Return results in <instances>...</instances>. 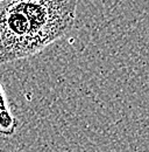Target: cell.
Masks as SVG:
<instances>
[{
	"label": "cell",
	"instance_id": "1",
	"mask_svg": "<svg viewBox=\"0 0 149 152\" xmlns=\"http://www.w3.org/2000/svg\"><path fill=\"white\" fill-rule=\"evenodd\" d=\"M78 0L0 2V66L40 54L74 28Z\"/></svg>",
	"mask_w": 149,
	"mask_h": 152
},
{
	"label": "cell",
	"instance_id": "2",
	"mask_svg": "<svg viewBox=\"0 0 149 152\" xmlns=\"http://www.w3.org/2000/svg\"><path fill=\"white\" fill-rule=\"evenodd\" d=\"M19 126L18 118L12 113L2 84L0 83V136L12 137Z\"/></svg>",
	"mask_w": 149,
	"mask_h": 152
},
{
	"label": "cell",
	"instance_id": "3",
	"mask_svg": "<svg viewBox=\"0 0 149 152\" xmlns=\"http://www.w3.org/2000/svg\"><path fill=\"white\" fill-rule=\"evenodd\" d=\"M1 1H4V0H0V2H1Z\"/></svg>",
	"mask_w": 149,
	"mask_h": 152
}]
</instances>
